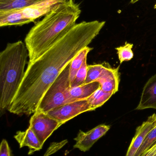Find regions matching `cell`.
Here are the masks:
<instances>
[{
	"label": "cell",
	"instance_id": "obj_1",
	"mask_svg": "<svg viewBox=\"0 0 156 156\" xmlns=\"http://www.w3.org/2000/svg\"><path fill=\"white\" fill-rule=\"evenodd\" d=\"M105 24V21L97 20L76 24L36 60L28 63L24 79L7 111L19 115L34 113L47 90Z\"/></svg>",
	"mask_w": 156,
	"mask_h": 156
},
{
	"label": "cell",
	"instance_id": "obj_2",
	"mask_svg": "<svg viewBox=\"0 0 156 156\" xmlns=\"http://www.w3.org/2000/svg\"><path fill=\"white\" fill-rule=\"evenodd\" d=\"M81 13L79 5L74 0L60 4L31 28L24 39L31 63L42 55L65 34Z\"/></svg>",
	"mask_w": 156,
	"mask_h": 156
},
{
	"label": "cell",
	"instance_id": "obj_3",
	"mask_svg": "<svg viewBox=\"0 0 156 156\" xmlns=\"http://www.w3.org/2000/svg\"><path fill=\"white\" fill-rule=\"evenodd\" d=\"M28 52L22 41L8 43L0 53V111L7 110L25 76Z\"/></svg>",
	"mask_w": 156,
	"mask_h": 156
},
{
	"label": "cell",
	"instance_id": "obj_4",
	"mask_svg": "<svg viewBox=\"0 0 156 156\" xmlns=\"http://www.w3.org/2000/svg\"><path fill=\"white\" fill-rule=\"evenodd\" d=\"M70 64L47 90L39 102L36 112L47 113L56 107L74 101L70 94L71 87Z\"/></svg>",
	"mask_w": 156,
	"mask_h": 156
},
{
	"label": "cell",
	"instance_id": "obj_5",
	"mask_svg": "<svg viewBox=\"0 0 156 156\" xmlns=\"http://www.w3.org/2000/svg\"><path fill=\"white\" fill-rule=\"evenodd\" d=\"M61 125L57 120L45 113L36 112L30 118L29 127L43 146L52 133Z\"/></svg>",
	"mask_w": 156,
	"mask_h": 156
},
{
	"label": "cell",
	"instance_id": "obj_6",
	"mask_svg": "<svg viewBox=\"0 0 156 156\" xmlns=\"http://www.w3.org/2000/svg\"><path fill=\"white\" fill-rule=\"evenodd\" d=\"M93 111L88 100L85 99L64 105L45 113L63 125L81 114Z\"/></svg>",
	"mask_w": 156,
	"mask_h": 156
},
{
	"label": "cell",
	"instance_id": "obj_7",
	"mask_svg": "<svg viewBox=\"0 0 156 156\" xmlns=\"http://www.w3.org/2000/svg\"><path fill=\"white\" fill-rule=\"evenodd\" d=\"M110 128V126L101 124L86 133L80 130L77 137L74 138L76 143L73 147L82 152L89 151L93 144L105 135Z\"/></svg>",
	"mask_w": 156,
	"mask_h": 156
},
{
	"label": "cell",
	"instance_id": "obj_8",
	"mask_svg": "<svg viewBox=\"0 0 156 156\" xmlns=\"http://www.w3.org/2000/svg\"><path fill=\"white\" fill-rule=\"evenodd\" d=\"M68 0H40L29 7L22 9L26 18L34 22L36 19L45 16L60 4Z\"/></svg>",
	"mask_w": 156,
	"mask_h": 156
},
{
	"label": "cell",
	"instance_id": "obj_9",
	"mask_svg": "<svg viewBox=\"0 0 156 156\" xmlns=\"http://www.w3.org/2000/svg\"><path fill=\"white\" fill-rule=\"evenodd\" d=\"M156 126V114H154L137 127L125 156H135L148 133Z\"/></svg>",
	"mask_w": 156,
	"mask_h": 156
},
{
	"label": "cell",
	"instance_id": "obj_10",
	"mask_svg": "<svg viewBox=\"0 0 156 156\" xmlns=\"http://www.w3.org/2000/svg\"><path fill=\"white\" fill-rule=\"evenodd\" d=\"M156 109V74L149 79L143 89L139 104L136 110Z\"/></svg>",
	"mask_w": 156,
	"mask_h": 156
},
{
	"label": "cell",
	"instance_id": "obj_11",
	"mask_svg": "<svg viewBox=\"0 0 156 156\" xmlns=\"http://www.w3.org/2000/svg\"><path fill=\"white\" fill-rule=\"evenodd\" d=\"M120 66L112 68L109 66L102 76L98 80L100 88L105 92L114 94L119 90L120 83Z\"/></svg>",
	"mask_w": 156,
	"mask_h": 156
},
{
	"label": "cell",
	"instance_id": "obj_12",
	"mask_svg": "<svg viewBox=\"0 0 156 156\" xmlns=\"http://www.w3.org/2000/svg\"><path fill=\"white\" fill-rule=\"evenodd\" d=\"M14 137L19 144L20 148L24 147H28V155L32 154L35 152L39 151L43 147L29 127L25 131H18Z\"/></svg>",
	"mask_w": 156,
	"mask_h": 156
},
{
	"label": "cell",
	"instance_id": "obj_13",
	"mask_svg": "<svg viewBox=\"0 0 156 156\" xmlns=\"http://www.w3.org/2000/svg\"><path fill=\"white\" fill-rule=\"evenodd\" d=\"M32 21L24 16L22 10L0 11V27L23 26Z\"/></svg>",
	"mask_w": 156,
	"mask_h": 156
},
{
	"label": "cell",
	"instance_id": "obj_14",
	"mask_svg": "<svg viewBox=\"0 0 156 156\" xmlns=\"http://www.w3.org/2000/svg\"><path fill=\"white\" fill-rule=\"evenodd\" d=\"M100 88L99 82L95 81L80 86L71 87L70 94L74 101L88 99L95 91Z\"/></svg>",
	"mask_w": 156,
	"mask_h": 156
},
{
	"label": "cell",
	"instance_id": "obj_15",
	"mask_svg": "<svg viewBox=\"0 0 156 156\" xmlns=\"http://www.w3.org/2000/svg\"><path fill=\"white\" fill-rule=\"evenodd\" d=\"M92 48L87 46L82 49L72 59L70 64L69 76L71 86L75 79L76 74L83 64L88 54L93 49Z\"/></svg>",
	"mask_w": 156,
	"mask_h": 156
},
{
	"label": "cell",
	"instance_id": "obj_16",
	"mask_svg": "<svg viewBox=\"0 0 156 156\" xmlns=\"http://www.w3.org/2000/svg\"><path fill=\"white\" fill-rule=\"evenodd\" d=\"M40 0H0V11L22 10Z\"/></svg>",
	"mask_w": 156,
	"mask_h": 156
},
{
	"label": "cell",
	"instance_id": "obj_17",
	"mask_svg": "<svg viewBox=\"0 0 156 156\" xmlns=\"http://www.w3.org/2000/svg\"><path fill=\"white\" fill-rule=\"evenodd\" d=\"M113 94L105 92L101 88L95 91L87 100L93 111L102 106Z\"/></svg>",
	"mask_w": 156,
	"mask_h": 156
},
{
	"label": "cell",
	"instance_id": "obj_18",
	"mask_svg": "<svg viewBox=\"0 0 156 156\" xmlns=\"http://www.w3.org/2000/svg\"><path fill=\"white\" fill-rule=\"evenodd\" d=\"M107 64H102L88 66L87 77L84 84L97 81L108 67Z\"/></svg>",
	"mask_w": 156,
	"mask_h": 156
},
{
	"label": "cell",
	"instance_id": "obj_19",
	"mask_svg": "<svg viewBox=\"0 0 156 156\" xmlns=\"http://www.w3.org/2000/svg\"><path fill=\"white\" fill-rule=\"evenodd\" d=\"M156 143V126L147 136L135 156H142Z\"/></svg>",
	"mask_w": 156,
	"mask_h": 156
},
{
	"label": "cell",
	"instance_id": "obj_20",
	"mask_svg": "<svg viewBox=\"0 0 156 156\" xmlns=\"http://www.w3.org/2000/svg\"><path fill=\"white\" fill-rule=\"evenodd\" d=\"M133 47V44L125 42L124 45L115 48L117 51L120 64H122L124 61H130L134 57L133 52L132 50Z\"/></svg>",
	"mask_w": 156,
	"mask_h": 156
},
{
	"label": "cell",
	"instance_id": "obj_21",
	"mask_svg": "<svg viewBox=\"0 0 156 156\" xmlns=\"http://www.w3.org/2000/svg\"><path fill=\"white\" fill-rule=\"evenodd\" d=\"M87 58H85L82 66L77 72L75 79L71 84V87H77L84 84L87 77L88 71V66L87 65Z\"/></svg>",
	"mask_w": 156,
	"mask_h": 156
},
{
	"label": "cell",
	"instance_id": "obj_22",
	"mask_svg": "<svg viewBox=\"0 0 156 156\" xmlns=\"http://www.w3.org/2000/svg\"><path fill=\"white\" fill-rule=\"evenodd\" d=\"M0 156H11V150L8 143L5 139H3L0 147Z\"/></svg>",
	"mask_w": 156,
	"mask_h": 156
},
{
	"label": "cell",
	"instance_id": "obj_23",
	"mask_svg": "<svg viewBox=\"0 0 156 156\" xmlns=\"http://www.w3.org/2000/svg\"><path fill=\"white\" fill-rule=\"evenodd\" d=\"M67 140H65L63 142H60V143H54L55 145H51L52 147H49V149H48L47 151L46 152L44 156H48L52 154H54L55 152H57L58 150H59L64 145L66 144L67 143Z\"/></svg>",
	"mask_w": 156,
	"mask_h": 156
},
{
	"label": "cell",
	"instance_id": "obj_24",
	"mask_svg": "<svg viewBox=\"0 0 156 156\" xmlns=\"http://www.w3.org/2000/svg\"><path fill=\"white\" fill-rule=\"evenodd\" d=\"M142 156H156V143Z\"/></svg>",
	"mask_w": 156,
	"mask_h": 156
},
{
	"label": "cell",
	"instance_id": "obj_25",
	"mask_svg": "<svg viewBox=\"0 0 156 156\" xmlns=\"http://www.w3.org/2000/svg\"><path fill=\"white\" fill-rule=\"evenodd\" d=\"M139 1V0H131V3L134 4L135 3H136V2H138V1Z\"/></svg>",
	"mask_w": 156,
	"mask_h": 156
},
{
	"label": "cell",
	"instance_id": "obj_26",
	"mask_svg": "<svg viewBox=\"0 0 156 156\" xmlns=\"http://www.w3.org/2000/svg\"><path fill=\"white\" fill-rule=\"evenodd\" d=\"M154 9H156V3L155 4L154 6Z\"/></svg>",
	"mask_w": 156,
	"mask_h": 156
}]
</instances>
